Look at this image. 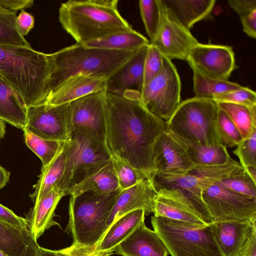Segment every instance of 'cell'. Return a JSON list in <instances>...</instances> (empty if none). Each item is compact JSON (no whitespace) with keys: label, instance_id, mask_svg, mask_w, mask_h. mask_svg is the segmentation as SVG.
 Segmentation results:
<instances>
[{"label":"cell","instance_id":"f546056e","mask_svg":"<svg viewBox=\"0 0 256 256\" xmlns=\"http://www.w3.org/2000/svg\"><path fill=\"white\" fill-rule=\"evenodd\" d=\"M119 188L111 160L93 174L71 188L67 195L76 196L88 191L106 193Z\"/></svg>","mask_w":256,"mask_h":256},{"label":"cell","instance_id":"83f0119b","mask_svg":"<svg viewBox=\"0 0 256 256\" xmlns=\"http://www.w3.org/2000/svg\"><path fill=\"white\" fill-rule=\"evenodd\" d=\"M150 44V41L144 36L132 28L116 32L82 44L110 50L136 51Z\"/></svg>","mask_w":256,"mask_h":256},{"label":"cell","instance_id":"44dd1931","mask_svg":"<svg viewBox=\"0 0 256 256\" xmlns=\"http://www.w3.org/2000/svg\"><path fill=\"white\" fill-rule=\"evenodd\" d=\"M121 256H168V250L158 234L143 224L115 250Z\"/></svg>","mask_w":256,"mask_h":256},{"label":"cell","instance_id":"c3c4849f","mask_svg":"<svg viewBox=\"0 0 256 256\" xmlns=\"http://www.w3.org/2000/svg\"><path fill=\"white\" fill-rule=\"evenodd\" d=\"M242 30L248 36L256 38V10L240 17Z\"/></svg>","mask_w":256,"mask_h":256},{"label":"cell","instance_id":"603a6c76","mask_svg":"<svg viewBox=\"0 0 256 256\" xmlns=\"http://www.w3.org/2000/svg\"><path fill=\"white\" fill-rule=\"evenodd\" d=\"M64 196H65L64 192L56 185L34 202L30 218L26 219L30 231L36 240L52 226H60L58 223L54 220V218L55 210Z\"/></svg>","mask_w":256,"mask_h":256},{"label":"cell","instance_id":"3957f363","mask_svg":"<svg viewBox=\"0 0 256 256\" xmlns=\"http://www.w3.org/2000/svg\"><path fill=\"white\" fill-rule=\"evenodd\" d=\"M117 0H70L61 4L58 20L76 41L87 42L132 28L121 16Z\"/></svg>","mask_w":256,"mask_h":256},{"label":"cell","instance_id":"e0dca14e","mask_svg":"<svg viewBox=\"0 0 256 256\" xmlns=\"http://www.w3.org/2000/svg\"><path fill=\"white\" fill-rule=\"evenodd\" d=\"M210 226L222 256H240L248 240L256 230V219L213 222Z\"/></svg>","mask_w":256,"mask_h":256},{"label":"cell","instance_id":"ee69618b","mask_svg":"<svg viewBox=\"0 0 256 256\" xmlns=\"http://www.w3.org/2000/svg\"><path fill=\"white\" fill-rule=\"evenodd\" d=\"M0 220L20 228H30L28 220L16 215L0 204Z\"/></svg>","mask_w":256,"mask_h":256},{"label":"cell","instance_id":"681fc988","mask_svg":"<svg viewBox=\"0 0 256 256\" xmlns=\"http://www.w3.org/2000/svg\"><path fill=\"white\" fill-rule=\"evenodd\" d=\"M240 256H256V230H254L244 247Z\"/></svg>","mask_w":256,"mask_h":256},{"label":"cell","instance_id":"ac0fdd59","mask_svg":"<svg viewBox=\"0 0 256 256\" xmlns=\"http://www.w3.org/2000/svg\"><path fill=\"white\" fill-rule=\"evenodd\" d=\"M157 194L152 180L148 179L122 190L108 220V228L118 218L133 210L142 209L146 216L153 213Z\"/></svg>","mask_w":256,"mask_h":256},{"label":"cell","instance_id":"8992f818","mask_svg":"<svg viewBox=\"0 0 256 256\" xmlns=\"http://www.w3.org/2000/svg\"><path fill=\"white\" fill-rule=\"evenodd\" d=\"M219 108L210 97L194 96L181 102L166 122V132L209 146L222 144L217 129Z\"/></svg>","mask_w":256,"mask_h":256},{"label":"cell","instance_id":"484cf974","mask_svg":"<svg viewBox=\"0 0 256 256\" xmlns=\"http://www.w3.org/2000/svg\"><path fill=\"white\" fill-rule=\"evenodd\" d=\"M27 112L22 96L0 76V118L23 130L26 124Z\"/></svg>","mask_w":256,"mask_h":256},{"label":"cell","instance_id":"7402d4cb","mask_svg":"<svg viewBox=\"0 0 256 256\" xmlns=\"http://www.w3.org/2000/svg\"><path fill=\"white\" fill-rule=\"evenodd\" d=\"M40 247L30 228L0 220V250L8 256H40Z\"/></svg>","mask_w":256,"mask_h":256},{"label":"cell","instance_id":"7dc6e473","mask_svg":"<svg viewBox=\"0 0 256 256\" xmlns=\"http://www.w3.org/2000/svg\"><path fill=\"white\" fill-rule=\"evenodd\" d=\"M33 0H0V11L16 13L20 10L30 8Z\"/></svg>","mask_w":256,"mask_h":256},{"label":"cell","instance_id":"9a60e30c","mask_svg":"<svg viewBox=\"0 0 256 256\" xmlns=\"http://www.w3.org/2000/svg\"><path fill=\"white\" fill-rule=\"evenodd\" d=\"M106 90L98 92L70 103L69 130H85L105 143Z\"/></svg>","mask_w":256,"mask_h":256},{"label":"cell","instance_id":"9c48e42d","mask_svg":"<svg viewBox=\"0 0 256 256\" xmlns=\"http://www.w3.org/2000/svg\"><path fill=\"white\" fill-rule=\"evenodd\" d=\"M181 82L172 61L164 56L161 72L145 85L140 102L150 113L167 122L181 102Z\"/></svg>","mask_w":256,"mask_h":256},{"label":"cell","instance_id":"4dcf8cb0","mask_svg":"<svg viewBox=\"0 0 256 256\" xmlns=\"http://www.w3.org/2000/svg\"><path fill=\"white\" fill-rule=\"evenodd\" d=\"M154 216L198 225H206L200 218L181 202L158 192L154 200Z\"/></svg>","mask_w":256,"mask_h":256},{"label":"cell","instance_id":"7bdbcfd3","mask_svg":"<svg viewBox=\"0 0 256 256\" xmlns=\"http://www.w3.org/2000/svg\"><path fill=\"white\" fill-rule=\"evenodd\" d=\"M96 246H88L72 242L70 246L58 251L62 256H112L114 254L98 251Z\"/></svg>","mask_w":256,"mask_h":256},{"label":"cell","instance_id":"8fae6325","mask_svg":"<svg viewBox=\"0 0 256 256\" xmlns=\"http://www.w3.org/2000/svg\"><path fill=\"white\" fill-rule=\"evenodd\" d=\"M242 167L230 156L224 164L198 166L186 174L166 177L154 176V185L157 190L164 186L180 188L195 198L202 200V192L217 182L226 178Z\"/></svg>","mask_w":256,"mask_h":256},{"label":"cell","instance_id":"6da1fadb","mask_svg":"<svg viewBox=\"0 0 256 256\" xmlns=\"http://www.w3.org/2000/svg\"><path fill=\"white\" fill-rule=\"evenodd\" d=\"M105 144L111 155L145 172L155 174L154 150L166 131V122L150 113L140 95H118L106 91Z\"/></svg>","mask_w":256,"mask_h":256},{"label":"cell","instance_id":"52a82bcc","mask_svg":"<svg viewBox=\"0 0 256 256\" xmlns=\"http://www.w3.org/2000/svg\"><path fill=\"white\" fill-rule=\"evenodd\" d=\"M66 142V162L57 186L67 196L69 190L105 166L111 154L105 143L85 130H73Z\"/></svg>","mask_w":256,"mask_h":256},{"label":"cell","instance_id":"ba28073f","mask_svg":"<svg viewBox=\"0 0 256 256\" xmlns=\"http://www.w3.org/2000/svg\"><path fill=\"white\" fill-rule=\"evenodd\" d=\"M151 223L172 256H222L210 224L198 225L154 216Z\"/></svg>","mask_w":256,"mask_h":256},{"label":"cell","instance_id":"db71d44e","mask_svg":"<svg viewBox=\"0 0 256 256\" xmlns=\"http://www.w3.org/2000/svg\"><path fill=\"white\" fill-rule=\"evenodd\" d=\"M5 122L0 118V140L5 134Z\"/></svg>","mask_w":256,"mask_h":256},{"label":"cell","instance_id":"5b68a950","mask_svg":"<svg viewBox=\"0 0 256 256\" xmlns=\"http://www.w3.org/2000/svg\"><path fill=\"white\" fill-rule=\"evenodd\" d=\"M122 190L106 193L88 191L70 196L66 231L73 242L96 246L108 228L107 222Z\"/></svg>","mask_w":256,"mask_h":256},{"label":"cell","instance_id":"f1b7e54d","mask_svg":"<svg viewBox=\"0 0 256 256\" xmlns=\"http://www.w3.org/2000/svg\"><path fill=\"white\" fill-rule=\"evenodd\" d=\"M66 162V144L64 142L52 160L46 166H42L39 178L32 187L34 191L30 195L34 203L58 184L64 174Z\"/></svg>","mask_w":256,"mask_h":256},{"label":"cell","instance_id":"ffe728a7","mask_svg":"<svg viewBox=\"0 0 256 256\" xmlns=\"http://www.w3.org/2000/svg\"><path fill=\"white\" fill-rule=\"evenodd\" d=\"M108 79L79 74L66 79L47 96L52 106L70 103L88 94L106 90Z\"/></svg>","mask_w":256,"mask_h":256},{"label":"cell","instance_id":"d6a6232c","mask_svg":"<svg viewBox=\"0 0 256 256\" xmlns=\"http://www.w3.org/2000/svg\"><path fill=\"white\" fill-rule=\"evenodd\" d=\"M193 90L196 97L212 98L241 88L238 84L210 78L193 70Z\"/></svg>","mask_w":256,"mask_h":256},{"label":"cell","instance_id":"cb8c5ba5","mask_svg":"<svg viewBox=\"0 0 256 256\" xmlns=\"http://www.w3.org/2000/svg\"><path fill=\"white\" fill-rule=\"evenodd\" d=\"M145 216L144 210L138 209L118 218L108 227L96 244V249L100 252L114 253L122 242L144 223Z\"/></svg>","mask_w":256,"mask_h":256},{"label":"cell","instance_id":"f5cc1de1","mask_svg":"<svg viewBox=\"0 0 256 256\" xmlns=\"http://www.w3.org/2000/svg\"><path fill=\"white\" fill-rule=\"evenodd\" d=\"M248 174L256 184V166H248L244 168Z\"/></svg>","mask_w":256,"mask_h":256},{"label":"cell","instance_id":"1f68e13d","mask_svg":"<svg viewBox=\"0 0 256 256\" xmlns=\"http://www.w3.org/2000/svg\"><path fill=\"white\" fill-rule=\"evenodd\" d=\"M217 104L218 108L226 114L238 130L243 139L248 138L253 129L256 128V107L248 109L238 104Z\"/></svg>","mask_w":256,"mask_h":256},{"label":"cell","instance_id":"b9f144b4","mask_svg":"<svg viewBox=\"0 0 256 256\" xmlns=\"http://www.w3.org/2000/svg\"><path fill=\"white\" fill-rule=\"evenodd\" d=\"M233 153L238 158L243 168L248 166H256V128L250 136L236 146Z\"/></svg>","mask_w":256,"mask_h":256},{"label":"cell","instance_id":"2e32d148","mask_svg":"<svg viewBox=\"0 0 256 256\" xmlns=\"http://www.w3.org/2000/svg\"><path fill=\"white\" fill-rule=\"evenodd\" d=\"M154 164V177L182 175L192 170L196 166L166 131L158 138L155 144Z\"/></svg>","mask_w":256,"mask_h":256},{"label":"cell","instance_id":"836d02e7","mask_svg":"<svg viewBox=\"0 0 256 256\" xmlns=\"http://www.w3.org/2000/svg\"><path fill=\"white\" fill-rule=\"evenodd\" d=\"M22 130L27 146L40 159L42 167L52 160L64 143V142L42 138L26 128Z\"/></svg>","mask_w":256,"mask_h":256},{"label":"cell","instance_id":"f35d334b","mask_svg":"<svg viewBox=\"0 0 256 256\" xmlns=\"http://www.w3.org/2000/svg\"><path fill=\"white\" fill-rule=\"evenodd\" d=\"M217 129L222 144L229 148L237 146L243 140L240 133L226 114L219 108Z\"/></svg>","mask_w":256,"mask_h":256},{"label":"cell","instance_id":"7c38bea8","mask_svg":"<svg viewBox=\"0 0 256 256\" xmlns=\"http://www.w3.org/2000/svg\"><path fill=\"white\" fill-rule=\"evenodd\" d=\"M161 3L160 24L150 43L167 58L186 61L190 50L198 42L166 7L162 0Z\"/></svg>","mask_w":256,"mask_h":256},{"label":"cell","instance_id":"30bf717a","mask_svg":"<svg viewBox=\"0 0 256 256\" xmlns=\"http://www.w3.org/2000/svg\"><path fill=\"white\" fill-rule=\"evenodd\" d=\"M202 198L213 222L256 219V198L216 184L202 192Z\"/></svg>","mask_w":256,"mask_h":256},{"label":"cell","instance_id":"8d00e7d4","mask_svg":"<svg viewBox=\"0 0 256 256\" xmlns=\"http://www.w3.org/2000/svg\"><path fill=\"white\" fill-rule=\"evenodd\" d=\"M216 184L234 192L256 198V184L243 168Z\"/></svg>","mask_w":256,"mask_h":256},{"label":"cell","instance_id":"74e56055","mask_svg":"<svg viewBox=\"0 0 256 256\" xmlns=\"http://www.w3.org/2000/svg\"><path fill=\"white\" fill-rule=\"evenodd\" d=\"M161 4V0L139 1L140 16L150 42L154 38L160 24Z\"/></svg>","mask_w":256,"mask_h":256},{"label":"cell","instance_id":"277c9868","mask_svg":"<svg viewBox=\"0 0 256 256\" xmlns=\"http://www.w3.org/2000/svg\"><path fill=\"white\" fill-rule=\"evenodd\" d=\"M136 51L90 48L76 43L50 54L52 70L47 96L66 79L79 74L108 79Z\"/></svg>","mask_w":256,"mask_h":256},{"label":"cell","instance_id":"4316f807","mask_svg":"<svg viewBox=\"0 0 256 256\" xmlns=\"http://www.w3.org/2000/svg\"><path fill=\"white\" fill-rule=\"evenodd\" d=\"M182 148L188 158L198 166H216L225 164L230 156L224 144L209 146L187 140L168 133Z\"/></svg>","mask_w":256,"mask_h":256},{"label":"cell","instance_id":"d590c367","mask_svg":"<svg viewBox=\"0 0 256 256\" xmlns=\"http://www.w3.org/2000/svg\"><path fill=\"white\" fill-rule=\"evenodd\" d=\"M110 160L121 190L128 188L148 179L146 174L130 166L120 158L111 155Z\"/></svg>","mask_w":256,"mask_h":256},{"label":"cell","instance_id":"60d3db41","mask_svg":"<svg viewBox=\"0 0 256 256\" xmlns=\"http://www.w3.org/2000/svg\"><path fill=\"white\" fill-rule=\"evenodd\" d=\"M164 64V56L156 47L150 43L144 62L143 87L161 72Z\"/></svg>","mask_w":256,"mask_h":256},{"label":"cell","instance_id":"bcb514c9","mask_svg":"<svg viewBox=\"0 0 256 256\" xmlns=\"http://www.w3.org/2000/svg\"><path fill=\"white\" fill-rule=\"evenodd\" d=\"M16 24L20 33L24 36L34 27V18L32 14L22 10L17 16Z\"/></svg>","mask_w":256,"mask_h":256},{"label":"cell","instance_id":"e575fe53","mask_svg":"<svg viewBox=\"0 0 256 256\" xmlns=\"http://www.w3.org/2000/svg\"><path fill=\"white\" fill-rule=\"evenodd\" d=\"M16 13L0 11V44L30 47L17 28Z\"/></svg>","mask_w":256,"mask_h":256},{"label":"cell","instance_id":"d4e9b609","mask_svg":"<svg viewBox=\"0 0 256 256\" xmlns=\"http://www.w3.org/2000/svg\"><path fill=\"white\" fill-rule=\"evenodd\" d=\"M166 7L178 20L190 30L197 22L208 19L215 0H162Z\"/></svg>","mask_w":256,"mask_h":256},{"label":"cell","instance_id":"ab89813d","mask_svg":"<svg viewBox=\"0 0 256 256\" xmlns=\"http://www.w3.org/2000/svg\"><path fill=\"white\" fill-rule=\"evenodd\" d=\"M212 98L216 103L238 104L248 109L256 107V92L242 86L238 89L218 94Z\"/></svg>","mask_w":256,"mask_h":256},{"label":"cell","instance_id":"7a4b0ae2","mask_svg":"<svg viewBox=\"0 0 256 256\" xmlns=\"http://www.w3.org/2000/svg\"><path fill=\"white\" fill-rule=\"evenodd\" d=\"M51 70L50 54L0 44V76L20 94L28 108L45 102Z\"/></svg>","mask_w":256,"mask_h":256},{"label":"cell","instance_id":"11a10c76","mask_svg":"<svg viewBox=\"0 0 256 256\" xmlns=\"http://www.w3.org/2000/svg\"><path fill=\"white\" fill-rule=\"evenodd\" d=\"M0 256H8L0 250Z\"/></svg>","mask_w":256,"mask_h":256},{"label":"cell","instance_id":"f6af8a7d","mask_svg":"<svg viewBox=\"0 0 256 256\" xmlns=\"http://www.w3.org/2000/svg\"><path fill=\"white\" fill-rule=\"evenodd\" d=\"M228 4L240 17L256 10V0H228Z\"/></svg>","mask_w":256,"mask_h":256},{"label":"cell","instance_id":"816d5d0a","mask_svg":"<svg viewBox=\"0 0 256 256\" xmlns=\"http://www.w3.org/2000/svg\"><path fill=\"white\" fill-rule=\"evenodd\" d=\"M40 256H62L58 250H54L40 247Z\"/></svg>","mask_w":256,"mask_h":256},{"label":"cell","instance_id":"d6986e66","mask_svg":"<svg viewBox=\"0 0 256 256\" xmlns=\"http://www.w3.org/2000/svg\"><path fill=\"white\" fill-rule=\"evenodd\" d=\"M148 45L138 50L130 60L108 79L106 92L118 95L141 94L144 62Z\"/></svg>","mask_w":256,"mask_h":256},{"label":"cell","instance_id":"5bb4252c","mask_svg":"<svg viewBox=\"0 0 256 256\" xmlns=\"http://www.w3.org/2000/svg\"><path fill=\"white\" fill-rule=\"evenodd\" d=\"M186 61L192 69L206 77L228 80L236 68L232 48L228 46L198 42Z\"/></svg>","mask_w":256,"mask_h":256},{"label":"cell","instance_id":"f907efd6","mask_svg":"<svg viewBox=\"0 0 256 256\" xmlns=\"http://www.w3.org/2000/svg\"><path fill=\"white\" fill-rule=\"evenodd\" d=\"M10 172L0 166V189L2 188L9 181Z\"/></svg>","mask_w":256,"mask_h":256},{"label":"cell","instance_id":"4fadbf2b","mask_svg":"<svg viewBox=\"0 0 256 256\" xmlns=\"http://www.w3.org/2000/svg\"><path fill=\"white\" fill-rule=\"evenodd\" d=\"M69 118L70 103L52 106L44 102L28 108L24 128L43 138L68 142Z\"/></svg>","mask_w":256,"mask_h":256}]
</instances>
